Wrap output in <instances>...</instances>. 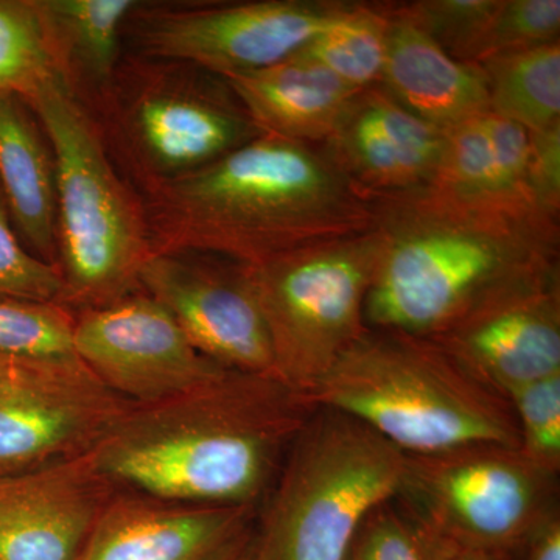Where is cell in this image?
Segmentation results:
<instances>
[{
  "mask_svg": "<svg viewBox=\"0 0 560 560\" xmlns=\"http://www.w3.org/2000/svg\"><path fill=\"white\" fill-rule=\"evenodd\" d=\"M143 215L154 253L205 254L245 267L374 230L377 220L374 200L323 143L264 132L198 171L165 178Z\"/></svg>",
  "mask_w": 560,
  "mask_h": 560,
  "instance_id": "obj_1",
  "label": "cell"
},
{
  "mask_svg": "<svg viewBox=\"0 0 560 560\" xmlns=\"http://www.w3.org/2000/svg\"><path fill=\"white\" fill-rule=\"evenodd\" d=\"M315 405L279 378L226 371L135 405L91 453L110 485L183 504L256 506Z\"/></svg>",
  "mask_w": 560,
  "mask_h": 560,
  "instance_id": "obj_2",
  "label": "cell"
},
{
  "mask_svg": "<svg viewBox=\"0 0 560 560\" xmlns=\"http://www.w3.org/2000/svg\"><path fill=\"white\" fill-rule=\"evenodd\" d=\"M371 329L434 338L490 294L559 265L558 232L436 187L375 198Z\"/></svg>",
  "mask_w": 560,
  "mask_h": 560,
  "instance_id": "obj_3",
  "label": "cell"
},
{
  "mask_svg": "<svg viewBox=\"0 0 560 560\" xmlns=\"http://www.w3.org/2000/svg\"><path fill=\"white\" fill-rule=\"evenodd\" d=\"M308 400L361 420L405 455L477 444L521 448L511 400L431 338L368 327Z\"/></svg>",
  "mask_w": 560,
  "mask_h": 560,
  "instance_id": "obj_4",
  "label": "cell"
},
{
  "mask_svg": "<svg viewBox=\"0 0 560 560\" xmlns=\"http://www.w3.org/2000/svg\"><path fill=\"white\" fill-rule=\"evenodd\" d=\"M407 460L361 420L316 407L253 533L254 560H346L368 514L399 492Z\"/></svg>",
  "mask_w": 560,
  "mask_h": 560,
  "instance_id": "obj_5",
  "label": "cell"
},
{
  "mask_svg": "<svg viewBox=\"0 0 560 560\" xmlns=\"http://www.w3.org/2000/svg\"><path fill=\"white\" fill-rule=\"evenodd\" d=\"M24 103L35 110L54 158L65 300L94 308L127 296L151 253L145 215L113 171L65 72Z\"/></svg>",
  "mask_w": 560,
  "mask_h": 560,
  "instance_id": "obj_6",
  "label": "cell"
},
{
  "mask_svg": "<svg viewBox=\"0 0 560 560\" xmlns=\"http://www.w3.org/2000/svg\"><path fill=\"white\" fill-rule=\"evenodd\" d=\"M378 246L374 228L246 267L270 334L279 381L307 399L368 330L364 304Z\"/></svg>",
  "mask_w": 560,
  "mask_h": 560,
  "instance_id": "obj_7",
  "label": "cell"
},
{
  "mask_svg": "<svg viewBox=\"0 0 560 560\" xmlns=\"http://www.w3.org/2000/svg\"><path fill=\"white\" fill-rule=\"evenodd\" d=\"M396 499L452 551L511 560L558 514V475L517 447L466 445L407 455Z\"/></svg>",
  "mask_w": 560,
  "mask_h": 560,
  "instance_id": "obj_8",
  "label": "cell"
},
{
  "mask_svg": "<svg viewBox=\"0 0 560 560\" xmlns=\"http://www.w3.org/2000/svg\"><path fill=\"white\" fill-rule=\"evenodd\" d=\"M131 407L75 353H0V477L86 455Z\"/></svg>",
  "mask_w": 560,
  "mask_h": 560,
  "instance_id": "obj_9",
  "label": "cell"
},
{
  "mask_svg": "<svg viewBox=\"0 0 560 560\" xmlns=\"http://www.w3.org/2000/svg\"><path fill=\"white\" fill-rule=\"evenodd\" d=\"M345 0H261L142 14L140 50L190 62L213 75L253 72L289 60L348 9Z\"/></svg>",
  "mask_w": 560,
  "mask_h": 560,
  "instance_id": "obj_10",
  "label": "cell"
},
{
  "mask_svg": "<svg viewBox=\"0 0 560 560\" xmlns=\"http://www.w3.org/2000/svg\"><path fill=\"white\" fill-rule=\"evenodd\" d=\"M138 283L171 313L202 355L230 371L279 378L245 265L205 254L151 250Z\"/></svg>",
  "mask_w": 560,
  "mask_h": 560,
  "instance_id": "obj_11",
  "label": "cell"
},
{
  "mask_svg": "<svg viewBox=\"0 0 560 560\" xmlns=\"http://www.w3.org/2000/svg\"><path fill=\"white\" fill-rule=\"evenodd\" d=\"M73 352L132 405L176 399L230 371L202 355L149 294L88 308L73 326Z\"/></svg>",
  "mask_w": 560,
  "mask_h": 560,
  "instance_id": "obj_12",
  "label": "cell"
},
{
  "mask_svg": "<svg viewBox=\"0 0 560 560\" xmlns=\"http://www.w3.org/2000/svg\"><path fill=\"white\" fill-rule=\"evenodd\" d=\"M431 340L477 381L506 397L560 374L559 265L490 294Z\"/></svg>",
  "mask_w": 560,
  "mask_h": 560,
  "instance_id": "obj_13",
  "label": "cell"
},
{
  "mask_svg": "<svg viewBox=\"0 0 560 560\" xmlns=\"http://www.w3.org/2000/svg\"><path fill=\"white\" fill-rule=\"evenodd\" d=\"M110 492L91 453L0 477V560H75Z\"/></svg>",
  "mask_w": 560,
  "mask_h": 560,
  "instance_id": "obj_14",
  "label": "cell"
},
{
  "mask_svg": "<svg viewBox=\"0 0 560 560\" xmlns=\"http://www.w3.org/2000/svg\"><path fill=\"white\" fill-rule=\"evenodd\" d=\"M447 131L415 116L378 86L359 92L323 143L366 197H393L429 187L444 156Z\"/></svg>",
  "mask_w": 560,
  "mask_h": 560,
  "instance_id": "obj_15",
  "label": "cell"
},
{
  "mask_svg": "<svg viewBox=\"0 0 560 560\" xmlns=\"http://www.w3.org/2000/svg\"><path fill=\"white\" fill-rule=\"evenodd\" d=\"M253 517L254 506L113 497L75 560H213Z\"/></svg>",
  "mask_w": 560,
  "mask_h": 560,
  "instance_id": "obj_16",
  "label": "cell"
},
{
  "mask_svg": "<svg viewBox=\"0 0 560 560\" xmlns=\"http://www.w3.org/2000/svg\"><path fill=\"white\" fill-rule=\"evenodd\" d=\"M131 117L140 149L165 178L198 171L261 135L224 81L215 90L149 91Z\"/></svg>",
  "mask_w": 560,
  "mask_h": 560,
  "instance_id": "obj_17",
  "label": "cell"
},
{
  "mask_svg": "<svg viewBox=\"0 0 560 560\" xmlns=\"http://www.w3.org/2000/svg\"><path fill=\"white\" fill-rule=\"evenodd\" d=\"M381 86L404 108L444 131L490 110L480 66L445 54L397 3H389Z\"/></svg>",
  "mask_w": 560,
  "mask_h": 560,
  "instance_id": "obj_18",
  "label": "cell"
},
{
  "mask_svg": "<svg viewBox=\"0 0 560 560\" xmlns=\"http://www.w3.org/2000/svg\"><path fill=\"white\" fill-rule=\"evenodd\" d=\"M221 80L257 130L315 145L334 135L361 92L346 86L316 62L296 57Z\"/></svg>",
  "mask_w": 560,
  "mask_h": 560,
  "instance_id": "obj_19",
  "label": "cell"
},
{
  "mask_svg": "<svg viewBox=\"0 0 560 560\" xmlns=\"http://www.w3.org/2000/svg\"><path fill=\"white\" fill-rule=\"evenodd\" d=\"M0 191L21 237L50 257L57 238L54 158L24 102L0 95Z\"/></svg>",
  "mask_w": 560,
  "mask_h": 560,
  "instance_id": "obj_20",
  "label": "cell"
},
{
  "mask_svg": "<svg viewBox=\"0 0 560 560\" xmlns=\"http://www.w3.org/2000/svg\"><path fill=\"white\" fill-rule=\"evenodd\" d=\"M490 113L529 132L560 125V43L495 55L480 65Z\"/></svg>",
  "mask_w": 560,
  "mask_h": 560,
  "instance_id": "obj_21",
  "label": "cell"
},
{
  "mask_svg": "<svg viewBox=\"0 0 560 560\" xmlns=\"http://www.w3.org/2000/svg\"><path fill=\"white\" fill-rule=\"evenodd\" d=\"M58 60H69L97 81L113 75L125 21L139 9L132 0H36ZM65 72V70H62Z\"/></svg>",
  "mask_w": 560,
  "mask_h": 560,
  "instance_id": "obj_22",
  "label": "cell"
},
{
  "mask_svg": "<svg viewBox=\"0 0 560 560\" xmlns=\"http://www.w3.org/2000/svg\"><path fill=\"white\" fill-rule=\"evenodd\" d=\"M389 3L350 2L293 57L316 62L355 91L378 86L386 60Z\"/></svg>",
  "mask_w": 560,
  "mask_h": 560,
  "instance_id": "obj_23",
  "label": "cell"
},
{
  "mask_svg": "<svg viewBox=\"0 0 560 560\" xmlns=\"http://www.w3.org/2000/svg\"><path fill=\"white\" fill-rule=\"evenodd\" d=\"M57 72L60 60L38 2L0 0V95L28 101Z\"/></svg>",
  "mask_w": 560,
  "mask_h": 560,
  "instance_id": "obj_24",
  "label": "cell"
},
{
  "mask_svg": "<svg viewBox=\"0 0 560 560\" xmlns=\"http://www.w3.org/2000/svg\"><path fill=\"white\" fill-rule=\"evenodd\" d=\"M486 116L488 113L447 131L444 156L431 186L459 200L506 210L523 219L511 208L504 194Z\"/></svg>",
  "mask_w": 560,
  "mask_h": 560,
  "instance_id": "obj_25",
  "label": "cell"
},
{
  "mask_svg": "<svg viewBox=\"0 0 560 560\" xmlns=\"http://www.w3.org/2000/svg\"><path fill=\"white\" fill-rule=\"evenodd\" d=\"M452 552L394 497L368 514L346 560H447Z\"/></svg>",
  "mask_w": 560,
  "mask_h": 560,
  "instance_id": "obj_26",
  "label": "cell"
},
{
  "mask_svg": "<svg viewBox=\"0 0 560 560\" xmlns=\"http://www.w3.org/2000/svg\"><path fill=\"white\" fill-rule=\"evenodd\" d=\"M405 13L456 61L480 66L482 46L500 0H419Z\"/></svg>",
  "mask_w": 560,
  "mask_h": 560,
  "instance_id": "obj_27",
  "label": "cell"
},
{
  "mask_svg": "<svg viewBox=\"0 0 560 560\" xmlns=\"http://www.w3.org/2000/svg\"><path fill=\"white\" fill-rule=\"evenodd\" d=\"M75 319L60 304L0 301V353L60 357L73 352Z\"/></svg>",
  "mask_w": 560,
  "mask_h": 560,
  "instance_id": "obj_28",
  "label": "cell"
},
{
  "mask_svg": "<svg viewBox=\"0 0 560 560\" xmlns=\"http://www.w3.org/2000/svg\"><path fill=\"white\" fill-rule=\"evenodd\" d=\"M508 399L521 431V451L541 469L560 470V374L512 390Z\"/></svg>",
  "mask_w": 560,
  "mask_h": 560,
  "instance_id": "obj_29",
  "label": "cell"
},
{
  "mask_svg": "<svg viewBox=\"0 0 560 560\" xmlns=\"http://www.w3.org/2000/svg\"><path fill=\"white\" fill-rule=\"evenodd\" d=\"M65 294L62 272L49 260L32 256L18 241L0 191V301L60 304Z\"/></svg>",
  "mask_w": 560,
  "mask_h": 560,
  "instance_id": "obj_30",
  "label": "cell"
},
{
  "mask_svg": "<svg viewBox=\"0 0 560 560\" xmlns=\"http://www.w3.org/2000/svg\"><path fill=\"white\" fill-rule=\"evenodd\" d=\"M559 0H500L499 10L490 22L481 60L559 43Z\"/></svg>",
  "mask_w": 560,
  "mask_h": 560,
  "instance_id": "obj_31",
  "label": "cell"
},
{
  "mask_svg": "<svg viewBox=\"0 0 560 560\" xmlns=\"http://www.w3.org/2000/svg\"><path fill=\"white\" fill-rule=\"evenodd\" d=\"M529 180L541 215L560 223V125L551 130L529 132Z\"/></svg>",
  "mask_w": 560,
  "mask_h": 560,
  "instance_id": "obj_32",
  "label": "cell"
},
{
  "mask_svg": "<svg viewBox=\"0 0 560 560\" xmlns=\"http://www.w3.org/2000/svg\"><path fill=\"white\" fill-rule=\"evenodd\" d=\"M523 560H560V517L548 518L517 552Z\"/></svg>",
  "mask_w": 560,
  "mask_h": 560,
  "instance_id": "obj_33",
  "label": "cell"
},
{
  "mask_svg": "<svg viewBox=\"0 0 560 560\" xmlns=\"http://www.w3.org/2000/svg\"><path fill=\"white\" fill-rule=\"evenodd\" d=\"M250 536H253V530H249L246 536H243L241 540L232 544L230 548H226L221 555L217 556L213 560H241L243 552H245L246 547H248Z\"/></svg>",
  "mask_w": 560,
  "mask_h": 560,
  "instance_id": "obj_34",
  "label": "cell"
},
{
  "mask_svg": "<svg viewBox=\"0 0 560 560\" xmlns=\"http://www.w3.org/2000/svg\"><path fill=\"white\" fill-rule=\"evenodd\" d=\"M447 560H492L489 556L474 551H453Z\"/></svg>",
  "mask_w": 560,
  "mask_h": 560,
  "instance_id": "obj_35",
  "label": "cell"
},
{
  "mask_svg": "<svg viewBox=\"0 0 560 560\" xmlns=\"http://www.w3.org/2000/svg\"><path fill=\"white\" fill-rule=\"evenodd\" d=\"M250 539H253V537H250ZM241 560H254L253 551H250V540H249L248 547H246L245 552H243Z\"/></svg>",
  "mask_w": 560,
  "mask_h": 560,
  "instance_id": "obj_36",
  "label": "cell"
}]
</instances>
